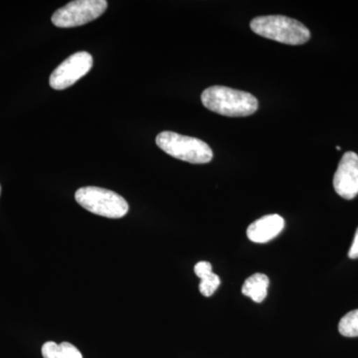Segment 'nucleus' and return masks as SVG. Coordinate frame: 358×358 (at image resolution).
Wrapping results in <instances>:
<instances>
[{"label":"nucleus","instance_id":"obj_14","mask_svg":"<svg viewBox=\"0 0 358 358\" xmlns=\"http://www.w3.org/2000/svg\"><path fill=\"white\" fill-rule=\"evenodd\" d=\"M336 150H341V147H336Z\"/></svg>","mask_w":358,"mask_h":358},{"label":"nucleus","instance_id":"obj_6","mask_svg":"<svg viewBox=\"0 0 358 358\" xmlns=\"http://www.w3.org/2000/svg\"><path fill=\"white\" fill-rule=\"evenodd\" d=\"M93 66V57L88 52H77L56 68L52 73L49 83L54 90L69 88L88 74Z\"/></svg>","mask_w":358,"mask_h":358},{"label":"nucleus","instance_id":"obj_2","mask_svg":"<svg viewBox=\"0 0 358 358\" xmlns=\"http://www.w3.org/2000/svg\"><path fill=\"white\" fill-rule=\"evenodd\" d=\"M250 27L264 38L280 43L301 45L310 38V30L303 23L287 16H259L251 21Z\"/></svg>","mask_w":358,"mask_h":358},{"label":"nucleus","instance_id":"obj_7","mask_svg":"<svg viewBox=\"0 0 358 358\" xmlns=\"http://www.w3.org/2000/svg\"><path fill=\"white\" fill-rule=\"evenodd\" d=\"M334 187L339 196L350 200L358 194V155L353 152L343 155L334 176Z\"/></svg>","mask_w":358,"mask_h":358},{"label":"nucleus","instance_id":"obj_12","mask_svg":"<svg viewBox=\"0 0 358 358\" xmlns=\"http://www.w3.org/2000/svg\"><path fill=\"white\" fill-rule=\"evenodd\" d=\"M339 334L346 338L358 336V310L346 313L338 324Z\"/></svg>","mask_w":358,"mask_h":358},{"label":"nucleus","instance_id":"obj_5","mask_svg":"<svg viewBox=\"0 0 358 358\" xmlns=\"http://www.w3.org/2000/svg\"><path fill=\"white\" fill-rule=\"evenodd\" d=\"M108 7L106 0H77L58 9L52 15V23L60 28L76 27L100 17Z\"/></svg>","mask_w":358,"mask_h":358},{"label":"nucleus","instance_id":"obj_10","mask_svg":"<svg viewBox=\"0 0 358 358\" xmlns=\"http://www.w3.org/2000/svg\"><path fill=\"white\" fill-rule=\"evenodd\" d=\"M268 278L264 274H254L245 281L242 287V294L249 296L255 303H262L268 294Z\"/></svg>","mask_w":358,"mask_h":358},{"label":"nucleus","instance_id":"obj_9","mask_svg":"<svg viewBox=\"0 0 358 358\" xmlns=\"http://www.w3.org/2000/svg\"><path fill=\"white\" fill-rule=\"evenodd\" d=\"M194 272L201 280L199 285L200 293L204 296H211L221 284L220 278L212 272L211 264L206 261H201L195 265Z\"/></svg>","mask_w":358,"mask_h":358},{"label":"nucleus","instance_id":"obj_13","mask_svg":"<svg viewBox=\"0 0 358 358\" xmlns=\"http://www.w3.org/2000/svg\"><path fill=\"white\" fill-rule=\"evenodd\" d=\"M348 257L353 259V260L358 258V228L357 232H355L352 247H350V252H348Z\"/></svg>","mask_w":358,"mask_h":358},{"label":"nucleus","instance_id":"obj_15","mask_svg":"<svg viewBox=\"0 0 358 358\" xmlns=\"http://www.w3.org/2000/svg\"><path fill=\"white\" fill-rule=\"evenodd\" d=\"M0 193H1V186H0Z\"/></svg>","mask_w":358,"mask_h":358},{"label":"nucleus","instance_id":"obj_11","mask_svg":"<svg viewBox=\"0 0 358 358\" xmlns=\"http://www.w3.org/2000/svg\"><path fill=\"white\" fill-rule=\"evenodd\" d=\"M42 355L44 358H83L79 350L70 343H62L60 345L48 341L42 346Z\"/></svg>","mask_w":358,"mask_h":358},{"label":"nucleus","instance_id":"obj_3","mask_svg":"<svg viewBox=\"0 0 358 358\" xmlns=\"http://www.w3.org/2000/svg\"><path fill=\"white\" fill-rule=\"evenodd\" d=\"M157 145L167 155L193 164H208L213 159V152L203 141L173 131L160 133Z\"/></svg>","mask_w":358,"mask_h":358},{"label":"nucleus","instance_id":"obj_1","mask_svg":"<svg viewBox=\"0 0 358 358\" xmlns=\"http://www.w3.org/2000/svg\"><path fill=\"white\" fill-rule=\"evenodd\" d=\"M201 102L206 109L225 117H248L258 110V101L252 94L224 86L204 90Z\"/></svg>","mask_w":358,"mask_h":358},{"label":"nucleus","instance_id":"obj_8","mask_svg":"<svg viewBox=\"0 0 358 358\" xmlns=\"http://www.w3.org/2000/svg\"><path fill=\"white\" fill-rule=\"evenodd\" d=\"M284 227V218L278 214H271L252 223L247 229V236L254 243H267L277 237Z\"/></svg>","mask_w":358,"mask_h":358},{"label":"nucleus","instance_id":"obj_4","mask_svg":"<svg viewBox=\"0 0 358 358\" xmlns=\"http://www.w3.org/2000/svg\"><path fill=\"white\" fill-rule=\"evenodd\" d=\"M75 199L83 208L103 217H124L129 211L128 202L112 190L96 186H87L78 189Z\"/></svg>","mask_w":358,"mask_h":358}]
</instances>
